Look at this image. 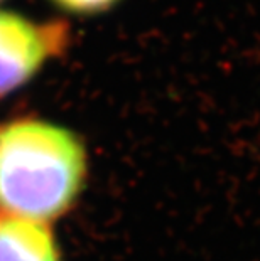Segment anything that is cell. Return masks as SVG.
<instances>
[{"label":"cell","mask_w":260,"mask_h":261,"mask_svg":"<svg viewBox=\"0 0 260 261\" xmlns=\"http://www.w3.org/2000/svg\"><path fill=\"white\" fill-rule=\"evenodd\" d=\"M64 25L46 24L0 10V96L14 91L41 68L54 53L64 47Z\"/></svg>","instance_id":"2"},{"label":"cell","mask_w":260,"mask_h":261,"mask_svg":"<svg viewBox=\"0 0 260 261\" xmlns=\"http://www.w3.org/2000/svg\"><path fill=\"white\" fill-rule=\"evenodd\" d=\"M85 172V148L61 126L20 120L0 130L4 216L41 223L59 218L78 197Z\"/></svg>","instance_id":"1"},{"label":"cell","mask_w":260,"mask_h":261,"mask_svg":"<svg viewBox=\"0 0 260 261\" xmlns=\"http://www.w3.org/2000/svg\"><path fill=\"white\" fill-rule=\"evenodd\" d=\"M0 261H61V254L48 223L2 216Z\"/></svg>","instance_id":"3"},{"label":"cell","mask_w":260,"mask_h":261,"mask_svg":"<svg viewBox=\"0 0 260 261\" xmlns=\"http://www.w3.org/2000/svg\"><path fill=\"white\" fill-rule=\"evenodd\" d=\"M54 2L73 12H97L110 7L117 0H54Z\"/></svg>","instance_id":"4"}]
</instances>
